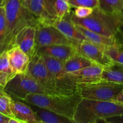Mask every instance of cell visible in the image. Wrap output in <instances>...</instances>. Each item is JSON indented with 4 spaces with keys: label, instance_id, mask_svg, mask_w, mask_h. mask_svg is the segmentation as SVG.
<instances>
[{
    "label": "cell",
    "instance_id": "13",
    "mask_svg": "<svg viewBox=\"0 0 123 123\" xmlns=\"http://www.w3.org/2000/svg\"><path fill=\"white\" fill-rule=\"evenodd\" d=\"M36 26H25L16 35L14 45L18 46L31 58L36 52Z\"/></svg>",
    "mask_w": 123,
    "mask_h": 123
},
{
    "label": "cell",
    "instance_id": "1",
    "mask_svg": "<svg viewBox=\"0 0 123 123\" xmlns=\"http://www.w3.org/2000/svg\"><path fill=\"white\" fill-rule=\"evenodd\" d=\"M123 114V105L113 101L82 98L73 117L74 123H103L104 119Z\"/></svg>",
    "mask_w": 123,
    "mask_h": 123
},
{
    "label": "cell",
    "instance_id": "21",
    "mask_svg": "<svg viewBox=\"0 0 123 123\" xmlns=\"http://www.w3.org/2000/svg\"><path fill=\"white\" fill-rule=\"evenodd\" d=\"M15 75L10 64L7 51L5 50L0 55V86L4 88Z\"/></svg>",
    "mask_w": 123,
    "mask_h": 123
},
{
    "label": "cell",
    "instance_id": "9",
    "mask_svg": "<svg viewBox=\"0 0 123 123\" xmlns=\"http://www.w3.org/2000/svg\"><path fill=\"white\" fill-rule=\"evenodd\" d=\"M59 44H72L69 40L54 25L40 24L36 26V50L41 47Z\"/></svg>",
    "mask_w": 123,
    "mask_h": 123
},
{
    "label": "cell",
    "instance_id": "4",
    "mask_svg": "<svg viewBox=\"0 0 123 123\" xmlns=\"http://www.w3.org/2000/svg\"><path fill=\"white\" fill-rule=\"evenodd\" d=\"M70 18L74 24L100 34L114 38L119 25L123 22L121 14H112L103 12L99 7L94 8L91 15L83 19L71 13Z\"/></svg>",
    "mask_w": 123,
    "mask_h": 123
},
{
    "label": "cell",
    "instance_id": "14",
    "mask_svg": "<svg viewBox=\"0 0 123 123\" xmlns=\"http://www.w3.org/2000/svg\"><path fill=\"white\" fill-rule=\"evenodd\" d=\"M10 64L16 74L28 73L31 57L18 46L14 45L7 50Z\"/></svg>",
    "mask_w": 123,
    "mask_h": 123
},
{
    "label": "cell",
    "instance_id": "30",
    "mask_svg": "<svg viewBox=\"0 0 123 123\" xmlns=\"http://www.w3.org/2000/svg\"><path fill=\"white\" fill-rule=\"evenodd\" d=\"M103 123H123V114L111 117L104 119Z\"/></svg>",
    "mask_w": 123,
    "mask_h": 123
},
{
    "label": "cell",
    "instance_id": "15",
    "mask_svg": "<svg viewBox=\"0 0 123 123\" xmlns=\"http://www.w3.org/2000/svg\"><path fill=\"white\" fill-rule=\"evenodd\" d=\"M36 53L40 55L52 56L65 62L77 51L73 44H59L41 47L36 50Z\"/></svg>",
    "mask_w": 123,
    "mask_h": 123
},
{
    "label": "cell",
    "instance_id": "11",
    "mask_svg": "<svg viewBox=\"0 0 123 123\" xmlns=\"http://www.w3.org/2000/svg\"><path fill=\"white\" fill-rule=\"evenodd\" d=\"M103 66L94 63L75 72L67 73L65 76L77 87L78 85L98 81L102 79Z\"/></svg>",
    "mask_w": 123,
    "mask_h": 123
},
{
    "label": "cell",
    "instance_id": "3",
    "mask_svg": "<svg viewBox=\"0 0 123 123\" xmlns=\"http://www.w3.org/2000/svg\"><path fill=\"white\" fill-rule=\"evenodd\" d=\"M7 24V50L14 46L18 32L26 26H37L38 19L24 5L23 0H5L4 5Z\"/></svg>",
    "mask_w": 123,
    "mask_h": 123
},
{
    "label": "cell",
    "instance_id": "35",
    "mask_svg": "<svg viewBox=\"0 0 123 123\" xmlns=\"http://www.w3.org/2000/svg\"><path fill=\"white\" fill-rule=\"evenodd\" d=\"M120 14H121V16H122V18H123V10H122V12H121V13H120Z\"/></svg>",
    "mask_w": 123,
    "mask_h": 123
},
{
    "label": "cell",
    "instance_id": "10",
    "mask_svg": "<svg viewBox=\"0 0 123 123\" xmlns=\"http://www.w3.org/2000/svg\"><path fill=\"white\" fill-rule=\"evenodd\" d=\"M75 48L77 52L94 63L103 67L109 66L114 62L105 52V47L101 46L86 39L80 42Z\"/></svg>",
    "mask_w": 123,
    "mask_h": 123
},
{
    "label": "cell",
    "instance_id": "20",
    "mask_svg": "<svg viewBox=\"0 0 123 123\" xmlns=\"http://www.w3.org/2000/svg\"><path fill=\"white\" fill-rule=\"evenodd\" d=\"M102 79L123 85V64L114 62L103 67Z\"/></svg>",
    "mask_w": 123,
    "mask_h": 123
},
{
    "label": "cell",
    "instance_id": "18",
    "mask_svg": "<svg viewBox=\"0 0 123 123\" xmlns=\"http://www.w3.org/2000/svg\"><path fill=\"white\" fill-rule=\"evenodd\" d=\"M94 63V62L91 61L87 58L77 52L64 62L63 74L65 76V74L67 73L79 70L91 66Z\"/></svg>",
    "mask_w": 123,
    "mask_h": 123
},
{
    "label": "cell",
    "instance_id": "32",
    "mask_svg": "<svg viewBox=\"0 0 123 123\" xmlns=\"http://www.w3.org/2000/svg\"><path fill=\"white\" fill-rule=\"evenodd\" d=\"M10 117L0 112V123H8Z\"/></svg>",
    "mask_w": 123,
    "mask_h": 123
},
{
    "label": "cell",
    "instance_id": "28",
    "mask_svg": "<svg viewBox=\"0 0 123 123\" xmlns=\"http://www.w3.org/2000/svg\"><path fill=\"white\" fill-rule=\"evenodd\" d=\"M94 8L92 7L80 6V7H75L73 12H72L73 15L79 19H83L89 16L93 12Z\"/></svg>",
    "mask_w": 123,
    "mask_h": 123
},
{
    "label": "cell",
    "instance_id": "33",
    "mask_svg": "<svg viewBox=\"0 0 123 123\" xmlns=\"http://www.w3.org/2000/svg\"><path fill=\"white\" fill-rule=\"evenodd\" d=\"M8 123H24V122L16 118H10Z\"/></svg>",
    "mask_w": 123,
    "mask_h": 123
},
{
    "label": "cell",
    "instance_id": "6",
    "mask_svg": "<svg viewBox=\"0 0 123 123\" xmlns=\"http://www.w3.org/2000/svg\"><path fill=\"white\" fill-rule=\"evenodd\" d=\"M123 90V84L103 79L76 87V91L82 98L104 101H112Z\"/></svg>",
    "mask_w": 123,
    "mask_h": 123
},
{
    "label": "cell",
    "instance_id": "8",
    "mask_svg": "<svg viewBox=\"0 0 123 123\" xmlns=\"http://www.w3.org/2000/svg\"><path fill=\"white\" fill-rule=\"evenodd\" d=\"M25 7L34 15L41 24L52 25L58 16L54 0H23Z\"/></svg>",
    "mask_w": 123,
    "mask_h": 123
},
{
    "label": "cell",
    "instance_id": "34",
    "mask_svg": "<svg viewBox=\"0 0 123 123\" xmlns=\"http://www.w3.org/2000/svg\"><path fill=\"white\" fill-rule=\"evenodd\" d=\"M5 0H0V7H3L4 5Z\"/></svg>",
    "mask_w": 123,
    "mask_h": 123
},
{
    "label": "cell",
    "instance_id": "17",
    "mask_svg": "<svg viewBox=\"0 0 123 123\" xmlns=\"http://www.w3.org/2000/svg\"><path fill=\"white\" fill-rule=\"evenodd\" d=\"M30 105L41 123H74L73 120L44 108Z\"/></svg>",
    "mask_w": 123,
    "mask_h": 123
},
{
    "label": "cell",
    "instance_id": "24",
    "mask_svg": "<svg viewBox=\"0 0 123 123\" xmlns=\"http://www.w3.org/2000/svg\"><path fill=\"white\" fill-rule=\"evenodd\" d=\"M105 50L114 62L123 64V46L116 43L113 45L105 47Z\"/></svg>",
    "mask_w": 123,
    "mask_h": 123
},
{
    "label": "cell",
    "instance_id": "31",
    "mask_svg": "<svg viewBox=\"0 0 123 123\" xmlns=\"http://www.w3.org/2000/svg\"><path fill=\"white\" fill-rule=\"evenodd\" d=\"M112 101L123 105V90L115 96Z\"/></svg>",
    "mask_w": 123,
    "mask_h": 123
},
{
    "label": "cell",
    "instance_id": "29",
    "mask_svg": "<svg viewBox=\"0 0 123 123\" xmlns=\"http://www.w3.org/2000/svg\"><path fill=\"white\" fill-rule=\"evenodd\" d=\"M114 38L117 43L123 46V22L121 23L118 27Z\"/></svg>",
    "mask_w": 123,
    "mask_h": 123
},
{
    "label": "cell",
    "instance_id": "19",
    "mask_svg": "<svg viewBox=\"0 0 123 123\" xmlns=\"http://www.w3.org/2000/svg\"><path fill=\"white\" fill-rule=\"evenodd\" d=\"M75 25L78 30L85 37V39L92 43L103 47L113 45L117 43L115 38L108 37L97 32H94L76 24H75Z\"/></svg>",
    "mask_w": 123,
    "mask_h": 123
},
{
    "label": "cell",
    "instance_id": "26",
    "mask_svg": "<svg viewBox=\"0 0 123 123\" xmlns=\"http://www.w3.org/2000/svg\"><path fill=\"white\" fill-rule=\"evenodd\" d=\"M54 5L58 18H63L71 14L69 0H54Z\"/></svg>",
    "mask_w": 123,
    "mask_h": 123
},
{
    "label": "cell",
    "instance_id": "12",
    "mask_svg": "<svg viewBox=\"0 0 123 123\" xmlns=\"http://www.w3.org/2000/svg\"><path fill=\"white\" fill-rule=\"evenodd\" d=\"M71 14L66 16L63 18L55 19L52 25L60 30L74 46H76L80 42L85 40V37L78 30L75 24L72 21Z\"/></svg>",
    "mask_w": 123,
    "mask_h": 123
},
{
    "label": "cell",
    "instance_id": "2",
    "mask_svg": "<svg viewBox=\"0 0 123 123\" xmlns=\"http://www.w3.org/2000/svg\"><path fill=\"white\" fill-rule=\"evenodd\" d=\"M82 98L76 91L72 94H30L23 101L27 104L44 108L73 120L76 109Z\"/></svg>",
    "mask_w": 123,
    "mask_h": 123
},
{
    "label": "cell",
    "instance_id": "5",
    "mask_svg": "<svg viewBox=\"0 0 123 123\" xmlns=\"http://www.w3.org/2000/svg\"><path fill=\"white\" fill-rule=\"evenodd\" d=\"M4 89L12 97L22 101L30 94H64L46 87L28 73L16 74Z\"/></svg>",
    "mask_w": 123,
    "mask_h": 123
},
{
    "label": "cell",
    "instance_id": "36",
    "mask_svg": "<svg viewBox=\"0 0 123 123\" xmlns=\"http://www.w3.org/2000/svg\"><path fill=\"white\" fill-rule=\"evenodd\" d=\"M3 89H4V88L1 87V86H0V91H1L2 90H3Z\"/></svg>",
    "mask_w": 123,
    "mask_h": 123
},
{
    "label": "cell",
    "instance_id": "25",
    "mask_svg": "<svg viewBox=\"0 0 123 123\" xmlns=\"http://www.w3.org/2000/svg\"><path fill=\"white\" fill-rule=\"evenodd\" d=\"M7 36V24L4 7H0V55L5 50L6 48Z\"/></svg>",
    "mask_w": 123,
    "mask_h": 123
},
{
    "label": "cell",
    "instance_id": "23",
    "mask_svg": "<svg viewBox=\"0 0 123 123\" xmlns=\"http://www.w3.org/2000/svg\"><path fill=\"white\" fill-rule=\"evenodd\" d=\"M12 99V96L8 94L4 89L0 91V112L10 118H14L11 109Z\"/></svg>",
    "mask_w": 123,
    "mask_h": 123
},
{
    "label": "cell",
    "instance_id": "27",
    "mask_svg": "<svg viewBox=\"0 0 123 123\" xmlns=\"http://www.w3.org/2000/svg\"><path fill=\"white\" fill-rule=\"evenodd\" d=\"M71 7H75L85 6L94 8L98 7V0H69Z\"/></svg>",
    "mask_w": 123,
    "mask_h": 123
},
{
    "label": "cell",
    "instance_id": "7",
    "mask_svg": "<svg viewBox=\"0 0 123 123\" xmlns=\"http://www.w3.org/2000/svg\"><path fill=\"white\" fill-rule=\"evenodd\" d=\"M28 73L48 88L64 94H72L65 92L58 88L56 80L46 66L42 56L37 53L31 58Z\"/></svg>",
    "mask_w": 123,
    "mask_h": 123
},
{
    "label": "cell",
    "instance_id": "22",
    "mask_svg": "<svg viewBox=\"0 0 123 123\" xmlns=\"http://www.w3.org/2000/svg\"><path fill=\"white\" fill-rule=\"evenodd\" d=\"M98 7L112 14H120L123 8V0H98Z\"/></svg>",
    "mask_w": 123,
    "mask_h": 123
},
{
    "label": "cell",
    "instance_id": "16",
    "mask_svg": "<svg viewBox=\"0 0 123 123\" xmlns=\"http://www.w3.org/2000/svg\"><path fill=\"white\" fill-rule=\"evenodd\" d=\"M11 109L14 118L21 120L24 123H41L30 105L19 100L12 99Z\"/></svg>",
    "mask_w": 123,
    "mask_h": 123
}]
</instances>
